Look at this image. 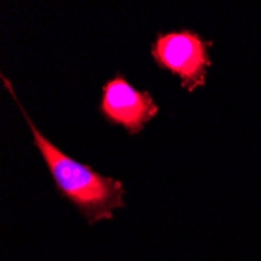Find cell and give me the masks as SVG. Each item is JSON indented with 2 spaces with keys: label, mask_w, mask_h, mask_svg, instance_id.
<instances>
[{
  "label": "cell",
  "mask_w": 261,
  "mask_h": 261,
  "mask_svg": "<svg viewBox=\"0 0 261 261\" xmlns=\"http://www.w3.org/2000/svg\"><path fill=\"white\" fill-rule=\"evenodd\" d=\"M8 94L19 107L23 119L30 127L33 144L39 150L47 169H49L58 193L72 203L89 225L100 221H111L114 210L125 206V186L122 181L105 177L94 171L91 166L75 161L72 156L58 149L35 125L32 117L17 99L11 82L2 75Z\"/></svg>",
  "instance_id": "obj_1"
},
{
  "label": "cell",
  "mask_w": 261,
  "mask_h": 261,
  "mask_svg": "<svg viewBox=\"0 0 261 261\" xmlns=\"http://www.w3.org/2000/svg\"><path fill=\"white\" fill-rule=\"evenodd\" d=\"M211 41L193 30H177L158 33L150 54L160 69L177 75L183 89L194 92L206 82L211 67Z\"/></svg>",
  "instance_id": "obj_2"
},
{
  "label": "cell",
  "mask_w": 261,
  "mask_h": 261,
  "mask_svg": "<svg viewBox=\"0 0 261 261\" xmlns=\"http://www.w3.org/2000/svg\"><path fill=\"white\" fill-rule=\"evenodd\" d=\"M160 108L149 91H139L122 74L111 77L102 88L99 113L113 125H121L130 135H138L153 121Z\"/></svg>",
  "instance_id": "obj_3"
}]
</instances>
